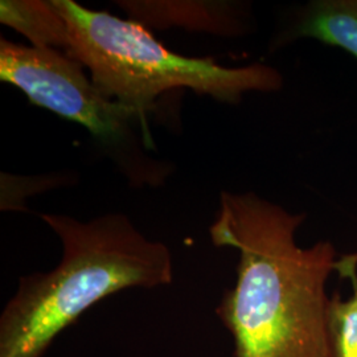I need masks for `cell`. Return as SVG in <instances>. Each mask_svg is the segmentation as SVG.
I'll use <instances>...</instances> for the list:
<instances>
[{"mask_svg":"<svg viewBox=\"0 0 357 357\" xmlns=\"http://www.w3.org/2000/svg\"><path fill=\"white\" fill-rule=\"evenodd\" d=\"M303 220L255 193H221L209 236L240 255L236 286L216 308L234 357H326V282L339 261L330 243L296 245Z\"/></svg>","mask_w":357,"mask_h":357,"instance_id":"obj_1","label":"cell"},{"mask_svg":"<svg viewBox=\"0 0 357 357\" xmlns=\"http://www.w3.org/2000/svg\"><path fill=\"white\" fill-rule=\"evenodd\" d=\"M40 217L63 243V258L51 271L20 278L0 315V357H43L65 328L106 296L172 282L169 249L143 236L126 215L86 222Z\"/></svg>","mask_w":357,"mask_h":357,"instance_id":"obj_2","label":"cell"},{"mask_svg":"<svg viewBox=\"0 0 357 357\" xmlns=\"http://www.w3.org/2000/svg\"><path fill=\"white\" fill-rule=\"evenodd\" d=\"M69 31L66 53L84 65L112 100L151 112L168 90L191 89L220 102L237 103L248 91H277L281 73L264 64L227 68L212 59L167 50L146 26L130 19L91 11L73 0H53Z\"/></svg>","mask_w":357,"mask_h":357,"instance_id":"obj_3","label":"cell"},{"mask_svg":"<svg viewBox=\"0 0 357 357\" xmlns=\"http://www.w3.org/2000/svg\"><path fill=\"white\" fill-rule=\"evenodd\" d=\"M0 79L22 90L31 103L86 128L103 144L119 146L146 115L106 97L85 66L66 52L0 40Z\"/></svg>","mask_w":357,"mask_h":357,"instance_id":"obj_4","label":"cell"},{"mask_svg":"<svg viewBox=\"0 0 357 357\" xmlns=\"http://www.w3.org/2000/svg\"><path fill=\"white\" fill-rule=\"evenodd\" d=\"M128 19L143 26H178L193 32L231 36L240 32L241 24L233 6L222 1H116Z\"/></svg>","mask_w":357,"mask_h":357,"instance_id":"obj_5","label":"cell"},{"mask_svg":"<svg viewBox=\"0 0 357 357\" xmlns=\"http://www.w3.org/2000/svg\"><path fill=\"white\" fill-rule=\"evenodd\" d=\"M0 22L31 41L35 48L69 50V31L53 0H1Z\"/></svg>","mask_w":357,"mask_h":357,"instance_id":"obj_6","label":"cell"},{"mask_svg":"<svg viewBox=\"0 0 357 357\" xmlns=\"http://www.w3.org/2000/svg\"><path fill=\"white\" fill-rule=\"evenodd\" d=\"M296 36L312 38L357 59V0H321L307 8Z\"/></svg>","mask_w":357,"mask_h":357,"instance_id":"obj_7","label":"cell"},{"mask_svg":"<svg viewBox=\"0 0 357 357\" xmlns=\"http://www.w3.org/2000/svg\"><path fill=\"white\" fill-rule=\"evenodd\" d=\"M337 270L352 281L354 294L343 301L333 294L327 308V352L326 357H357V274L356 262L351 257L339 259Z\"/></svg>","mask_w":357,"mask_h":357,"instance_id":"obj_8","label":"cell"}]
</instances>
